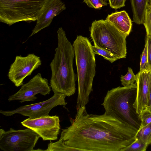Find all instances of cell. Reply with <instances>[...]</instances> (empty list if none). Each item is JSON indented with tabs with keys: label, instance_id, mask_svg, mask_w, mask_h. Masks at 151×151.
Wrapping results in <instances>:
<instances>
[{
	"label": "cell",
	"instance_id": "obj_1",
	"mask_svg": "<svg viewBox=\"0 0 151 151\" xmlns=\"http://www.w3.org/2000/svg\"><path fill=\"white\" fill-rule=\"evenodd\" d=\"M70 126L59 140L79 151H121L135 139L137 131L105 114H89L85 106L77 109Z\"/></svg>",
	"mask_w": 151,
	"mask_h": 151
},
{
	"label": "cell",
	"instance_id": "obj_2",
	"mask_svg": "<svg viewBox=\"0 0 151 151\" xmlns=\"http://www.w3.org/2000/svg\"><path fill=\"white\" fill-rule=\"evenodd\" d=\"M58 46L50 66L51 71L50 86L55 93L70 96L76 92V77L73 69L75 56L73 46L65 32L60 27L57 31Z\"/></svg>",
	"mask_w": 151,
	"mask_h": 151
},
{
	"label": "cell",
	"instance_id": "obj_3",
	"mask_svg": "<svg viewBox=\"0 0 151 151\" xmlns=\"http://www.w3.org/2000/svg\"><path fill=\"white\" fill-rule=\"evenodd\" d=\"M137 90L136 82L114 88L107 92L102 105L104 114L138 131L141 122L134 106Z\"/></svg>",
	"mask_w": 151,
	"mask_h": 151
},
{
	"label": "cell",
	"instance_id": "obj_4",
	"mask_svg": "<svg viewBox=\"0 0 151 151\" xmlns=\"http://www.w3.org/2000/svg\"><path fill=\"white\" fill-rule=\"evenodd\" d=\"M75 57L78 83L76 109L86 106L92 91L96 71L95 54L92 45L86 37L77 35L73 44Z\"/></svg>",
	"mask_w": 151,
	"mask_h": 151
},
{
	"label": "cell",
	"instance_id": "obj_5",
	"mask_svg": "<svg viewBox=\"0 0 151 151\" xmlns=\"http://www.w3.org/2000/svg\"><path fill=\"white\" fill-rule=\"evenodd\" d=\"M89 30L94 45L108 52L117 60L126 58L127 35L106 19L94 21Z\"/></svg>",
	"mask_w": 151,
	"mask_h": 151
},
{
	"label": "cell",
	"instance_id": "obj_6",
	"mask_svg": "<svg viewBox=\"0 0 151 151\" xmlns=\"http://www.w3.org/2000/svg\"><path fill=\"white\" fill-rule=\"evenodd\" d=\"M49 0H0V21L10 26L36 21Z\"/></svg>",
	"mask_w": 151,
	"mask_h": 151
},
{
	"label": "cell",
	"instance_id": "obj_7",
	"mask_svg": "<svg viewBox=\"0 0 151 151\" xmlns=\"http://www.w3.org/2000/svg\"><path fill=\"white\" fill-rule=\"evenodd\" d=\"M39 134L32 129L15 130L12 128L7 131L0 129V149L4 151H42L34 150L39 139Z\"/></svg>",
	"mask_w": 151,
	"mask_h": 151
},
{
	"label": "cell",
	"instance_id": "obj_8",
	"mask_svg": "<svg viewBox=\"0 0 151 151\" xmlns=\"http://www.w3.org/2000/svg\"><path fill=\"white\" fill-rule=\"evenodd\" d=\"M66 96L60 93H55L50 99L43 101L22 106L12 110H0V113L5 116L19 114L31 119L38 118L49 115L50 111L58 106H65Z\"/></svg>",
	"mask_w": 151,
	"mask_h": 151
},
{
	"label": "cell",
	"instance_id": "obj_9",
	"mask_svg": "<svg viewBox=\"0 0 151 151\" xmlns=\"http://www.w3.org/2000/svg\"><path fill=\"white\" fill-rule=\"evenodd\" d=\"M41 64L40 58L34 53L29 54L25 57L17 55L10 66L8 77L16 86H22L24 78Z\"/></svg>",
	"mask_w": 151,
	"mask_h": 151
},
{
	"label": "cell",
	"instance_id": "obj_10",
	"mask_svg": "<svg viewBox=\"0 0 151 151\" xmlns=\"http://www.w3.org/2000/svg\"><path fill=\"white\" fill-rule=\"evenodd\" d=\"M21 123L35 131L44 141L57 140L60 129L59 118L57 115H49L35 119L29 118Z\"/></svg>",
	"mask_w": 151,
	"mask_h": 151
},
{
	"label": "cell",
	"instance_id": "obj_11",
	"mask_svg": "<svg viewBox=\"0 0 151 151\" xmlns=\"http://www.w3.org/2000/svg\"><path fill=\"white\" fill-rule=\"evenodd\" d=\"M51 88L48 80L38 73L27 83L23 84L17 92L9 96L8 100L9 102L19 100L21 103L34 101L37 98L36 95L40 93L45 96L49 94Z\"/></svg>",
	"mask_w": 151,
	"mask_h": 151
},
{
	"label": "cell",
	"instance_id": "obj_12",
	"mask_svg": "<svg viewBox=\"0 0 151 151\" xmlns=\"http://www.w3.org/2000/svg\"><path fill=\"white\" fill-rule=\"evenodd\" d=\"M66 9L65 5L61 0H49L36 21V25L32 30L29 37L49 27L53 18Z\"/></svg>",
	"mask_w": 151,
	"mask_h": 151
},
{
	"label": "cell",
	"instance_id": "obj_13",
	"mask_svg": "<svg viewBox=\"0 0 151 151\" xmlns=\"http://www.w3.org/2000/svg\"><path fill=\"white\" fill-rule=\"evenodd\" d=\"M137 90L134 104L137 114L146 109L150 88L151 73L147 70L139 71L136 75Z\"/></svg>",
	"mask_w": 151,
	"mask_h": 151
},
{
	"label": "cell",
	"instance_id": "obj_14",
	"mask_svg": "<svg viewBox=\"0 0 151 151\" xmlns=\"http://www.w3.org/2000/svg\"><path fill=\"white\" fill-rule=\"evenodd\" d=\"M106 20L128 36L132 30V21L128 13L124 10L108 14Z\"/></svg>",
	"mask_w": 151,
	"mask_h": 151
},
{
	"label": "cell",
	"instance_id": "obj_15",
	"mask_svg": "<svg viewBox=\"0 0 151 151\" xmlns=\"http://www.w3.org/2000/svg\"><path fill=\"white\" fill-rule=\"evenodd\" d=\"M149 0H130L133 13V22L143 24Z\"/></svg>",
	"mask_w": 151,
	"mask_h": 151
},
{
	"label": "cell",
	"instance_id": "obj_16",
	"mask_svg": "<svg viewBox=\"0 0 151 151\" xmlns=\"http://www.w3.org/2000/svg\"><path fill=\"white\" fill-rule=\"evenodd\" d=\"M135 137L148 145H151V122L147 125L139 129L136 134Z\"/></svg>",
	"mask_w": 151,
	"mask_h": 151
},
{
	"label": "cell",
	"instance_id": "obj_17",
	"mask_svg": "<svg viewBox=\"0 0 151 151\" xmlns=\"http://www.w3.org/2000/svg\"><path fill=\"white\" fill-rule=\"evenodd\" d=\"M45 151H79L75 148L68 146L59 140L54 142L51 141L48 145L47 148Z\"/></svg>",
	"mask_w": 151,
	"mask_h": 151
},
{
	"label": "cell",
	"instance_id": "obj_18",
	"mask_svg": "<svg viewBox=\"0 0 151 151\" xmlns=\"http://www.w3.org/2000/svg\"><path fill=\"white\" fill-rule=\"evenodd\" d=\"M148 145L136 138L130 145L122 149L121 151H145Z\"/></svg>",
	"mask_w": 151,
	"mask_h": 151
},
{
	"label": "cell",
	"instance_id": "obj_19",
	"mask_svg": "<svg viewBox=\"0 0 151 151\" xmlns=\"http://www.w3.org/2000/svg\"><path fill=\"white\" fill-rule=\"evenodd\" d=\"M136 76L134 74L133 70L130 67H128L127 73L124 76L121 75L120 81L124 86L133 84L136 81Z\"/></svg>",
	"mask_w": 151,
	"mask_h": 151
},
{
	"label": "cell",
	"instance_id": "obj_20",
	"mask_svg": "<svg viewBox=\"0 0 151 151\" xmlns=\"http://www.w3.org/2000/svg\"><path fill=\"white\" fill-rule=\"evenodd\" d=\"M93 48L95 54L103 56L104 59L113 63L118 60L113 55L104 49L100 48L94 45L93 46Z\"/></svg>",
	"mask_w": 151,
	"mask_h": 151
},
{
	"label": "cell",
	"instance_id": "obj_21",
	"mask_svg": "<svg viewBox=\"0 0 151 151\" xmlns=\"http://www.w3.org/2000/svg\"><path fill=\"white\" fill-rule=\"evenodd\" d=\"M108 0H83V2L90 8L100 9L103 7L108 5Z\"/></svg>",
	"mask_w": 151,
	"mask_h": 151
},
{
	"label": "cell",
	"instance_id": "obj_22",
	"mask_svg": "<svg viewBox=\"0 0 151 151\" xmlns=\"http://www.w3.org/2000/svg\"><path fill=\"white\" fill-rule=\"evenodd\" d=\"M141 123L139 128H142L151 122V111L145 109L139 114Z\"/></svg>",
	"mask_w": 151,
	"mask_h": 151
},
{
	"label": "cell",
	"instance_id": "obj_23",
	"mask_svg": "<svg viewBox=\"0 0 151 151\" xmlns=\"http://www.w3.org/2000/svg\"><path fill=\"white\" fill-rule=\"evenodd\" d=\"M143 24L145 27L147 36H151V10L148 5L146 11Z\"/></svg>",
	"mask_w": 151,
	"mask_h": 151
},
{
	"label": "cell",
	"instance_id": "obj_24",
	"mask_svg": "<svg viewBox=\"0 0 151 151\" xmlns=\"http://www.w3.org/2000/svg\"><path fill=\"white\" fill-rule=\"evenodd\" d=\"M148 61L147 46L145 42L144 49L141 56L140 71H148Z\"/></svg>",
	"mask_w": 151,
	"mask_h": 151
},
{
	"label": "cell",
	"instance_id": "obj_25",
	"mask_svg": "<svg viewBox=\"0 0 151 151\" xmlns=\"http://www.w3.org/2000/svg\"><path fill=\"white\" fill-rule=\"evenodd\" d=\"M145 42L147 44V49L148 71L151 73V36H146Z\"/></svg>",
	"mask_w": 151,
	"mask_h": 151
},
{
	"label": "cell",
	"instance_id": "obj_26",
	"mask_svg": "<svg viewBox=\"0 0 151 151\" xmlns=\"http://www.w3.org/2000/svg\"><path fill=\"white\" fill-rule=\"evenodd\" d=\"M126 1V0H108L110 6L115 9L124 6Z\"/></svg>",
	"mask_w": 151,
	"mask_h": 151
},
{
	"label": "cell",
	"instance_id": "obj_27",
	"mask_svg": "<svg viewBox=\"0 0 151 151\" xmlns=\"http://www.w3.org/2000/svg\"><path fill=\"white\" fill-rule=\"evenodd\" d=\"M146 109L151 111V77Z\"/></svg>",
	"mask_w": 151,
	"mask_h": 151
},
{
	"label": "cell",
	"instance_id": "obj_28",
	"mask_svg": "<svg viewBox=\"0 0 151 151\" xmlns=\"http://www.w3.org/2000/svg\"><path fill=\"white\" fill-rule=\"evenodd\" d=\"M148 6L149 7L151 10V0H149Z\"/></svg>",
	"mask_w": 151,
	"mask_h": 151
}]
</instances>
